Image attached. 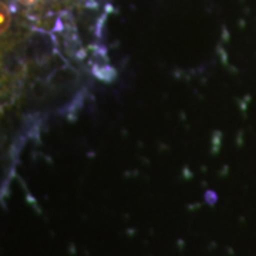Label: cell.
Here are the masks:
<instances>
[{
    "label": "cell",
    "mask_w": 256,
    "mask_h": 256,
    "mask_svg": "<svg viewBox=\"0 0 256 256\" xmlns=\"http://www.w3.org/2000/svg\"><path fill=\"white\" fill-rule=\"evenodd\" d=\"M10 92L9 88V80H8V74L2 70V66H0V106L4 100V96Z\"/></svg>",
    "instance_id": "2"
},
{
    "label": "cell",
    "mask_w": 256,
    "mask_h": 256,
    "mask_svg": "<svg viewBox=\"0 0 256 256\" xmlns=\"http://www.w3.org/2000/svg\"><path fill=\"white\" fill-rule=\"evenodd\" d=\"M12 26V12L10 8L0 0V36L6 34Z\"/></svg>",
    "instance_id": "1"
},
{
    "label": "cell",
    "mask_w": 256,
    "mask_h": 256,
    "mask_svg": "<svg viewBox=\"0 0 256 256\" xmlns=\"http://www.w3.org/2000/svg\"><path fill=\"white\" fill-rule=\"evenodd\" d=\"M16 2L20 3L22 6H26V8H34V6L42 3V0H16Z\"/></svg>",
    "instance_id": "3"
}]
</instances>
